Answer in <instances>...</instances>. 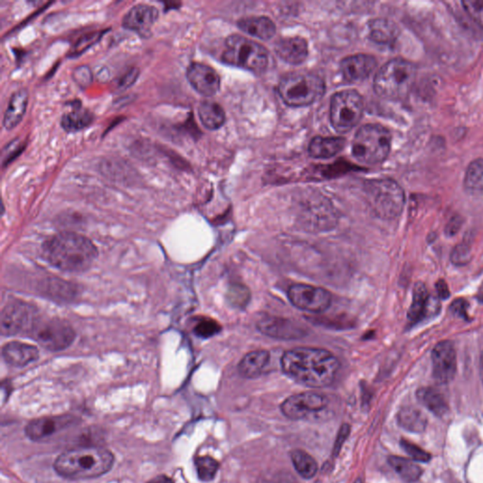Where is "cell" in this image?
Returning a JSON list of instances; mask_svg holds the SVG:
<instances>
[{
  "instance_id": "cell-52",
  "label": "cell",
  "mask_w": 483,
  "mask_h": 483,
  "mask_svg": "<svg viewBox=\"0 0 483 483\" xmlns=\"http://www.w3.org/2000/svg\"><path fill=\"white\" fill-rule=\"evenodd\" d=\"M479 298L480 300L482 301L483 302V283L482 287H480L479 292Z\"/></svg>"
},
{
  "instance_id": "cell-47",
  "label": "cell",
  "mask_w": 483,
  "mask_h": 483,
  "mask_svg": "<svg viewBox=\"0 0 483 483\" xmlns=\"http://www.w3.org/2000/svg\"><path fill=\"white\" fill-rule=\"evenodd\" d=\"M139 77L138 68H131L119 80L118 87L121 90L130 88L133 83L136 82Z\"/></svg>"
},
{
  "instance_id": "cell-19",
  "label": "cell",
  "mask_w": 483,
  "mask_h": 483,
  "mask_svg": "<svg viewBox=\"0 0 483 483\" xmlns=\"http://www.w3.org/2000/svg\"><path fill=\"white\" fill-rule=\"evenodd\" d=\"M71 417H43L32 421L26 427V434L30 440L40 442L52 437L53 435L66 429L74 423Z\"/></svg>"
},
{
  "instance_id": "cell-9",
  "label": "cell",
  "mask_w": 483,
  "mask_h": 483,
  "mask_svg": "<svg viewBox=\"0 0 483 483\" xmlns=\"http://www.w3.org/2000/svg\"><path fill=\"white\" fill-rule=\"evenodd\" d=\"M29 337L46 350L58 353L71 347L76 339V332L66 320L40 314L36 319Z\"/></svg>"
},
{
  "instance_id": "cell-23",
  "label": "cell",
  "mask_w": 483,
  "mask_h": 483,
  "mask_svg": "<svg viewBox=\"0 0 483 483\" xmlns=\"http://www.w3.org/2000/svg\"><path fill=\"white\" fill-rule=\"evenodd\" d=\"M431 295L425 284L418 283L415 284L412 293V302L408 312L410 322L415 325L424 318L428 317L431 310Z\"/></svg>"
},
{
  "instance_id": "cell-48",
  "label": "cell",
  "mask_w": 483,
  "mask_h": 483,
  "mask_svg": "<svg viewBox=\"0 0 483 483\" xmlns=\"http://www.w3.org/2000/svg\"><path fill=\"white\" fill-rule=\"evenodd\" d=\"M436 291L438 297L441 300H446L451 295V292H449L448 284H446L445 281L440 280L437 281L436 283Z\"/></svg>"
},
{
  "instance_id": "cell-32",
  "label": "cell",
  "mask_w": 483,
  "mask_h": 483,
  "mask_svg": "<svg viewBox=\"0 0 483 483\" xmlns=\"http://www.w3.org/2000/svg\"><path fill=\"white\" fill-rule=\"evenodd\" d=\"M388 463L401 479L407 483L417 482L423 473L420 466L406 458L390 456Z\"/></svg>"
},
{
  "instance_id": "cell-39",
  "label": "cell",
  "mask_w": 483,
  "mask_h": 483,
  "mask_svg": "<svg viewBox=\"0 0 483 483\" xmlns=\"http://www.w3.org/2000/svg\"><path fill=\"white\" fill-rule=\"evenodd\" d=\"M463 8L469 16L483 29V1L482 0H465Z\"/></svg>"
},
{
  "instance_id": "cell-45",
  "label": "cell",
  "mask_w": 483,
  "mask_h": 483,
  "mask_svg": "<svg viewBox=\"0 0 483 483\" xmlns=\"http://www.w3.org/2000/svg\"><path fill=\"white\" fill-rule=\"evenodd\" d=\"M49 291L53 297L57 295L59 298H66L71 297V295L74 293L73 290L71 288V286L67 283H63L61 281H59V283H52L49 284Z\"/></svg>"
},
{
  "instance_id": "cell-29",
  "label": "cell",
  "mask_w": 483,
  "mask_h": 483,
  "mask_svg": "<svg viewBox=\"0 0 483 483\" xmlns=\"http://www.w3.org/2000/svg\"><path fill=\"white\" fill-rule=\"evenodd\" d=\"M418 401L436 417H442L448 412V405L439 391L432 387H422L417 393Z\"/></svg>"
},
{
  "instance_id": "cell-53",
  "label": "cell",
  "mask_w": 483,
  "mask_h": 483,
  "mask_svg": "<svg viewBox=\"0 0 483 483\" xmlns=\"http://www.w3.org/2000/svg\"><path fill=\"white\" fill-rule=\"evenodd\" d=\"M256 483H275L273 482H270V480L264 479H259L258 482Z\"/></svg>"
},
{
  "instance_id": "cell-24",
  "label": "cell",
  "mask_w": 483,
  "mask_h": 483,
  "mask_svg": "<svg viewBox=\"0 0 483 483\" xmlns=\"http://www.w3.org/2000/svg\"><path fill=\"white\" fill-rule=\"evenodd\" d=\"M346 140L341 137H315L309 145V153L315 159H329L341 152Z\"/></svg>"
},
{
  "instance_id": "cell-31",
  "label": "cell",
  "mask_w": 483,
  "mask_h": 483,
  "mask_svg": "<svg viewBox=\"0 0 483 483\" xmlns=\"http://www.w3.org/2000/svg\"><path fill=\"white\" fill-rule=\"evenodd\" d=\"M370 37L376 43L391 44L399 35L398 26L388 19L378 18L369 24Z\"/></svg>"
},
{
  "instance_id": "cell-26",
  "label": "cell",
  "mask_w": 483,
  "mask_h": 483,
  "mask_svg": "<svg viewBox=\"0 0 483 483\" xmlns=\"http://www.w3.org/2000/svg\"><path fill=\"white\" fill-rule=\"evenodd\" d=\"M238 26L243 32L262 40H269L276 33L275 24L265 16L243 18L238 22Z\"/></svg>"
},
{
  "instance_id": "cell-3",
  "label": "cell",
  "mask_w": 483,
  "mask_h": 483,
  "mask_svg": "<svg viewBox=\"0 0 483 483\" xmlns=\"http://www.w3.org/2000/svg\"><path fill=\"white\" fill-rule=\"evenodd\" d=\"M114 460L111 451L99 446L77 448L60 455L55 460L54 469L68 479H94L108 473Z\"/></svg>"
},
{
  "instance_id": "cell-50",
  "label": "cell",
  "mask_w": 483,
  "mask_h": 483,
  "mask_svg": "<svg viewBox=\"0 0 483 483\" xmlns=\"http://www.w3.org/2000/svg\"><path fill=\"white\" fill-rule=\"evenodd\" d=\"M147 483H174V482L170 477L161 475V476L156 477L154 479L149 480Z\"/></svg>"
},
{
  "instance_id": "cell-21",
  "label": "cell",
  "mask_w": 483,
  "mask_h": 483,
  "mask_svg": "<svg viewBox=\"0 0 483 483\" xmlns=\"http://www.w3.org/2000/svg\"><path fill=\"white\" fill-rule=\"evenodd\" d=\"M275 51L279 57L286 63L297 66L306 60L308 56V44L303 38H283L276 44Z\"/></svg>"
},
{
  "instance_id": "cell-43",
  "label": "cell",
  "mask_w": 483,
  "mask_h": 483,
  "mask_svg": "<svg viewBox=\"0 0 483 483\" xmlns=\"http://www.w3.org/2000/svg\"><path fill=\"white\" fill-rule=\"evenodd\" d=\"M75 82L80 86V87H87L92 82V72L88 66H79L75 69L73 73Z\"/></svg>"
},
{
  "instance_id": "cell-40",
  "label": "cell",
  "mask_w": 483,
  "mask_h": 483,
  "mask_svg": "<svg viewBox=\"0 0 483 483\" xmlns=\"http://www.w3.org/2000/svg\"><path fill=\"white\" fill-rule=\"evenodd\" d=\"M220 326L216 321L211 319H202L195 326L194 331L195 335L202 338L214 336L220 331Z\"/></svg>"
},
{
  "instance_id": "cell-38",
  "label": "cell",
  "mask_w": 483,
  "mask_h": 483,
  "mask_svg": "<svg viewBox=\"0 0 483 483\" xmlns=\"http://www.w3.org/2000/svg\"><path fill=\"white\" fill-rule=\"evenodd\" d=\"M471 259V247L467 243L457 245L452 250L451 259L452 264L457 265V267H463V265L467 264Z\"/></svg>"
},
{
  "instance_id": "cell-22",
  "label": "cell",
  "mask_w": 483,
  "mask_h": 483,
  "mask_svg": "<svg viewBox=\"0 0 483 483\" xmlns=\"http://www.w3.org/2000/svg\"><path fill=\"white\" fill-rule=\"evenodd\" d=\"M27 102H29V93L26 89H21L11 97L4 118V126L7 130H12L23 119L27 111Z\"/></svg>"
},
{
  "instance_id": "cell-4",
  "label": "cell",
  "mask_w": 483,
  "mask_h": 483,
  "mask_svg": "<svg viewBox=\"0 0 483 483\" xmlns=\"http://www.w3.org/2000/svg\"><path fill=\"white\" fill-rule=\"evenodd\" d=\"M417 78V68L410 61L393 59L376 74L374 89L377 94L386 99H405L412 90Z\"/></svg>"
},
{
  "instance_id": "cell-49",
  "label": "cell",
  "mask_w": 483,
  "mask_h": 483,
  "mask_svg": "<svg viewBox=\"0 0 483 483\" xmlns=\"http://www.w3.org/2000/svg\"><path fill=\"white\" fill-rule=\"evenodd\" d=\"M462 226V221H460V217H454L451 219V221L448 223V227L446 228V233L448 236H455L459 231V228Z\"/></svg>"
},
{
  "instance_id": "cell-7",
  "label": "cell",
  "mask_w": 483,
  "mask_h": 483,
  "mask_svg": "<svg viewBox=\"0 0 483 483\" xmlns=\"http://www.w3.org/2000/svg\"><path fill=\"white\" fill-rule=\"evenodd\" d=\"M390 149L391 134L381 125L362 126L354 137L353 156L362 164L381 163L389 155Z\"/></svg>"
},
{
  "instance_id": "cell-44",
  "label": "cell",
  "mask_w": 483,
  "mask_h": 483,
  "mask_svg": "<svg viewBox=\"0 0 483 483\" xmlns=\"http://www.w3.org/2000/svg\"><path fill=\"white\" fill-rule=\"evenodd\" d=\"M350 426L348 425V424H343V425L341 427L339 432H338L336 440H335L334 451H332L334 457H337L338 455H339L343 444H345L346 441H347L348 437L350 436Z\"/></svg>"
},
{
  "instance_id": "cell-10",
  "label": "cell",
  "mask_w": 483,
  "mask_h": 483,
  "mask_svg": "<svg viewBox=\"0 0 483 483\" xmlns=\"http://www.w3.org/2000/svg\"><path fill=\"white\" fill-rule=\"evenodd\" d=\"M364 100L356 91L339 92L331 102V122L338 133H348L356 127L364 114Z\"/></svg>"
},
{
  "instance_id": "cell-17",
  "label": "cell",
  "mask_w": 483,
  "mask_h": 483,
  "mask_svg": "<svg viewBox=\"0 0 483 483\" xmlns=\"http://www.w3.org/2000/svg\"><path fill=\"white\" fill-rule=\"evenodd\" d=\"M377 67L376 59L371 55L357 54L343 59L341 72L348 82L357 83L367 80Z\"/></svg>"
},
{
  "instance_id": "cell-41",
  "label": "cell",
  "mask_w": 483,
  "mask_h": 483,
  "mask_svg": "<svg viewBox=\"0 0 483 483\" xmlns=\"http://www.w3.org/2000/svg\"><path fill=\"white\" fill-rule=\"evenodd\" d=\"M250 298V292L244 286H233L228 291V300L231 305L238 308L247 305Z\"/></svg>"
},
{
  "instance_id": "cell-51",
  "label": "cell",
  "mask_w": 483,
  "mask_h": 483,
  "mask_svg": "<svg viewBox=\"0 0 483 483\" xmlns=\"http://www.w3.org/2000/svg\"><path fill=\"white\" fill-rule=\"evenodd\" d=\"M479 374H480V379H482V382L483 385V351L482 353V355H480V360H479Z\"/></svg>"
},
{
  "instance_id": "cell-35",
  "label": "cell",
  "mask_w": 483,
  "mask_h": 483,
  "mask_svg": "<svg viewBox=\"0 0 483 483\" xmlns=\"http://www.w3.org/2000/svg\"><path fill=\"white\" fill-rule=\"evenodd\" d=\"M197 476L204 482H212L219 469V463L210 456L197 457L195 460Z\"/></svg>"
},
{
  "instance_id": "cell-5",
  "label": "cell",
  "mask_w": 483,
  "mask_h": 483,
  "mask_svg": "<svg viewBox=\"0 0 483 483\" xmlns=\"http://www.w3.org/2000/svg\"><path fill=\"white\" fill-rule=\"evenodd\" d=\"M367 200L374 214L382 219L401 216L405 204L403 190L396 181L381 178L365 183Z\"/></svg>"
},
{
  "instance_id": "cell-16",
  "label": "cell",
  "mask_w": 483,
  "mask_h": 483,
  "mask_svg": "<svg viewBox=\"0 0 483 483\" xmlns=\"http://www.w3.org/2000/svg\"><path fill=\"white\" fill-rule=\"evenodd\" d=\"M158 18L157 8L149 4H137L126 13L122 24L125 29L145 36L152 30Z\"/></svg>"
},
{
  "instance_id": "cell-54",
  "label": "cell",
  "mask_w": 483,
  "mask_h": 483,
  "mask_svg": "<svg viewBox=\"0 0 483 483\" xmlns=\"http://www.w3.org/2000/svg\"><path fill=\"white\" fill-rule=\"evenodd\" d=\"M355 483H362V479H357Z\"/></svg>"
},
{
  "instance_id": "cell-33",
  "label": "cell",
  "mask_w": 483,
  "mask_h": 483,
  "mask_svg": "<svg viewBox=\"0 0 483 483\" xmlns=\"http://www.w3.org/2000/svg\"><path fill=\"white\" fill-rule=\"evenodd\" d=\"M290 456H291L295 471L300 474L301 477L310 479L317 475L318 471L317 462L308 452L301 451V449H295L291 452Z\"/></svg>"
},
{
  "instance_id": "cell-30",
  "label": "cell",
  "mask_w": 483,
  "mask_h": 483,
  "mask_svg": "<svg viewBox=\"0 0 483 483\" xmlns=\"http://www.w3.org/2000/svg\"><path fill=\"white\" fill-rule=\"evenodd\" d=\"M398 425L407 432L420 434L425 431L427 423L426 415L415 407H404L398 415Z\"/></svg>"
},
{
  "instance_id": "cell-36",
  "label": "cell",
  "mask_w": 483,
  "mask_h": 483,
  "mask_svg": "<svg viewBox=\"0 0 483 483\" xmlns=\"http://www.w3.org/2000/svg\"><path fill=\"white\" fill-rule=\"evenodd\" d=\"M104 32H92L89 33L87 35L83 36V37L80 38V40L77 42V44H75L73 49H72L71 52V57H77V56L82 54L86 50L90 49L91 47H93L94 44H97V42L100 40V38L104 35Z\"/></svg>"
},
{
  "instance_id": "cell-15",
  "label": "cell",
  "mask_w": 483,
  "mask_h": 483,
  "mask_svg": "<svg viewBox=\"0 0 483 483\" xmlns=\"http://www.w3.org/2000/svg\"><path fill=\"white\" fill-rule=\"evenodd\" d=\"M186 77L192 87L204 97H213L219 91V75L207 64L192 63L187 68Z\"/></svg>"
},
{
  "instance_id": "cell-8",
  "label": "cell",
  "mask_w": 483,
  "mask_h": 483,
  "mask_svg": "<svg viewBox=\"0 0 483 483\" xmlns=\"http://www.w3.org/2000/svg\"><path fill=\"white\" fill-rule=\"evenodd\" d=\"M268 52L264 47L239 35H231L226 40L222 61L253 73L261 74L267 69Z\"/></svg>"
},
{
  "instance_id": "cell-6",
  "label": "cell",
  "mask_w": 483,
  "mask_h": 483,
  "mask_svg": "<svg viewBox=\"0 0 483 483\" xmlns=\"http://www.w3.org/2000/svg\"><path fill=\"white\" fill-rule=\"evenodd\" d=\"M278 92L287 105L303 107L317 102L325 94V83L309 73H292L281 79Z\"/></svg>"
},
{
  "instance_id": "cell-28",
  "label": "cell",
  "mask_w": 483,
  "mask_h": 483,
  "mask_svg": "<svg viewBox=\"0 0 483 483\" xmlns=\"http://www.w3.org/2000/svg\"><path fill=\"white\" fill-rule=\"evenodd\" d=\"M198 116L208 130H219L225 123V111L221 106L214 102H202L198 106Z\"/></svg>"
},
{
  "instance_id": "cell-12",
  "label": "cell",
  "mask_w": 483,
  "mask_h": 483,
  "mask_svg": "<svg viewBox=\"0 0 483 483\" xmlns=\"http://www.w3.org/2000/svg\"><path fill=\"white\" fill-rule=\"evenodd\" d=\"M329 399L326 396L314 392L298 393L289 396L281 404V410L284 417L291 420H304L310 415L319 412L326 409Z\"/></svg>"
},
{
  "instance_id": "cell-13",
  "label": "cell",
  "mask_w": 483,
  "mask_h": 483,
  "mask_svg": "<svg viewBox=\"0 0 483 483\" xmlns=\"http://www.w3.org/2000/svg\"><path fill=\"white\" fill-rule=\"evenodd\" d=\"M288 297L293 305L310 312H325L331 303V295L326 290L306 284L290 287Z\"/></svg>"
},
{
  "instance_id": "cell-1",
  "label": "cell",
  "mask_w": 483,
  "mask_h": 483,
  "mask_svg": "<svg viewBox=\"0 0 483 483\" xmlns=\"http://www.w3.org/2000/svg\"><path fill=\"white\" fill-rule=\"evenodd\" d=\"M281 368L293 381L304 386L322 388L331 384L340 369V362L328 350L297 348L284 353Z\"/></svg>"
},
{
  "instance_id": "cell-20",
  "label": "cell",
  "mask_w": 483,
  "mask_h": 483,
  "mask_svg": "<svg viewBox=\"0 0 483 483\" xmlns=\"http://www.w3.org/2000/svg\"><path fill=\"white\" fill-rule=\"evenodd\" d=\"M2 357L7 365L23 367L37 361L39 350L35 346L21 342H11L2 348Z\"/></svg>"
},
{
  "instance_id": "cell-37",
  "label": "cell",
  "mask_w": 483,
  "mask_h": 483,
  "mask_svg": "<svg viewBox=\"0 0 483 483\" xmlns=\"http://www.w3.org/2000/svg\"><path fill=\"white\" fill-rule=\"evenodd\" d=\"M401 446L402 449L413 460H417V462L421 463H428L429 460L432 459V455L421 448L420 446L415 445V444L410 443V441L402 439L401 441Z\"/></svg>"
},
{
  "instance_id": "cell-27",
  "label": "cell",
  "mask_w": 483,
  "mask_h": 483,
  "mask_svg": "<svg viewBox=\"0 0 483 483\" xmlns=\"http://www.w3.org/2000/svg\"><path fill=\"white\" fill-rule=\"evenodd\" d=\"M94 121L93 114L82 106H76L61 117V125L67 133H76L88 128Z\"/></svg>"
},
{
  "instance_id": "cell-2",
  "label": "cell",
  "mask_w": 483,
  "mask_h": 483,
  "mask_svg": "<svg viewBox=\"0 0 483 483\" xmlns=\"http://www.w3.org/2000/svg\"><path fill=\"white\" fill-rule=\"evenodd\" d=\"M44 258L52 267L68 273L88 270L97 258V248L87 237L76 233H61L43 245Z\"/></svg>"
},
{
  "instance_id": "cell-11",
  "label": "cell",
  "mask_w": 483,
  "mask_h": 483,
  "mask_svg": "<svg viewBox=\"0 0 483 483\" xmlns=\"http://www.w3.org/2000/svg\"><path fill=\"white\" fill-rule=\"evenodd\" d=\"M39 315L38 310L30 304L21 300L12 301L1 312V334L4 336H29Z\"/></svg>"
},
{
  "instance_id": "cell-34",
  "label": "cell",
  "mask_w": 483,
  "mask_h": 483,
  "mask_svg": "<svg viewBox=\"0 0 483 483\" xmlns=\"http://www.w3.org/2000/svg\"><path fill=\"white\" fill-rule=\"evenodd\" d=\"M465 187L473 194L483 192V159H477L469 164L465 176Z\"/></svg>"
},
{
  "instance_id": "cell-14",
  "label": "cell",
  "mask_w": 483,
  "mask_h": 483,
  "mask_svg": "<svg viewBox=\"0 0 483 483\" xmlns=\"http://www.w3.org/2000/svg\"><path fill=\"white\" fill-rule=\"evenodd\" d=\"M432 373L435 381L446 384L455 378L457 371V356L454 345L443 341L436 345L432 354Z\"/></svg>"
},
{
  "instance_id": "cell-42",
  "label": "cell",
  "mask_w": 483,
  "mask_h": 483,
  "mask_svg": "<svg viewBox=\"0 0 483 483\" xmlns=\"http://www.w3.org/2000/svg\"><path fill=\"white\" fill-rule=\"evenodd\" d=\"M23 143H18V140H15L7 145L4 150V166H7L11 161L15 160L23 152Z\"/></svg>"
},
{
  "instance_id": "cell-18",
  "label": "cell",
  "mask_w": 483,
  "mask_h": 483,
  "mask_svg": "<svg viewBox=\"0 0 483 483\" xmlns=\"http://www.w3.org/2000/svg\"><path fill=\"white\" fill-rule=\"evenodd\" d=\"M257 326L262 334L281 340L300 339L306 334L304 329L297 323L280 317L262 318Z\"/></svg>"
},
{
  "instance_id": "cell-25",
  "label": "cell",
  "mask_w": 483,
  "mask_h": 483,
  "mask_svg": "<svg viewBox=\"0 0 483 483\" xmlns=\"http://www.w3.org/2000/svg\"><path fill=\"white\" fill-rule=\"evenodd\" d=\"M269 360L268 351H252L247 354L238 365L240 375L247 379H255L261 376L267 367Z\"/></svg>"
},
{
  "instance_id": "cell-46",
  "label": "cell",
  "mask_w": 483,
  "mask_h": 483,
  "mask_svg": "<svg viewBox=\"0 0 483 483\" xmlns=\"http://www.w3.org/2000/svg\"><path fill=\"white\" fill-rule=\"evenodd\" d=\"M467 301L463 300V298L455 300L451 306L452 314L455 315V317L463 318L465 320H467Z\"/></svg>"
}]
</instances>
